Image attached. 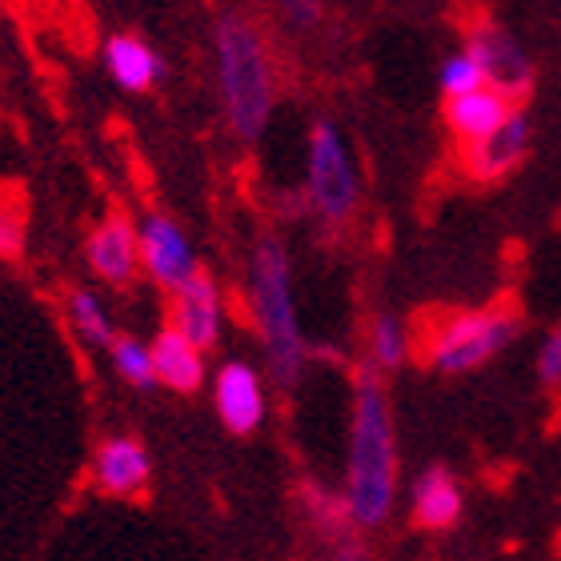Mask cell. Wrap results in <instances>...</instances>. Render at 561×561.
Wrapping results in <instances>:
<instances>
[{
    "instance_id": "6",
    "label": "cell",
    "mask_w": 561,
    "mask_h": 561,
    "mask_svg": "<svg viewBox=\"0 0 561 561\" xmlns=\"http://www.w3.org/2000/svg\"><path fill=\"white\" fill-rule=\"evenodd\" d=\"M137 245H140V270L149 273L161 289L176 293L181 285L197 277V249L188 233L169 217V213H149L137 225Z\"/></svg>"
},
{
    "instance_id": "8",
    "label": "cell",
    "mask_w": 561,
    "mask_h": 561,
    "mask_svg": "<svg viewBox=\"0 0 561 561\" xmlns=\"http://www.w3.org/2000/svg\"><path fill=\"white\" fill-rule=\"evenodd\" d=\"M213 405H217V417L225 421V430L237 433V437H249V433L261 430L265 421V386H261V374L249 362H225L217 369V381H213Z\"/></svg>"
},
{
    "instance_id": "22",
    "label": "cell",
    "mask_w": 561,
    "mask_h": 561,
    "mask_svg": "<svg viewBox=\"0 0 561 561\" xmlns=\"http://www.w3.org/2000/svg\"><path fill=\"white\" fill-rule=\"evenodd\" d=\"M280 21L289 24L293 33H309L321 24V12H325V0H277Z\"/></svg>"
},
{
    "instance_id": "23",
    "label": "cell",
    "mask_w": 561,
    "mask_h": 561,
    "mask_svg": "<svg viewBox=\"0 0 561 561\" xmlns=\"http://www.w3.org/2000/svg\"><path fill=\"white\" fill-rule=\"evenodd\" d=\"M538 377L546 389H561V325L546 333L538 353Z\"/></svg>"
},
{
    "instance_id": "1",
    "label": "cell",
    "mask_w": 561,
    "mask_h": 561,
    "mask_svg": "<svg viewBox=\"0 0 561 561\" xmlns=\"http://www.w3.org/2000/svg\"><path fill=\"white\" fill-rule=\"evenodd\" d=\"M345 514L353 529H381L398 502V433L389 410L386 377L365 362L353 377L350 473H345Z\"/></svg>"
},
{
    "instance_id": "13",
    "label": "cell",
    "mask_w": 561,
    "mask_h": 561,
    "mask_svg": "<svg viewBox=\"0 0 561 561\" xmlns=\"http://www.w3.org/2000/svg\"><path fill=\"white\" fill-rule=\"evenodd\" d=\"M105 69L113 84H121L125 93H149L164 81V60L161 53L137 33H113L101 48Z\"/></svg>"
},
{
    "instance_id": "12",
    "label": "cell",
    "mask_w": 561,
    "mask_h": 561,
    "mask_svg": "<svg viewBox=\"0 0 561 561\" xmlns=\"http://www.w3.org/2000/svg\"><path fill=\"white\" fill-rule=\"evenodd\" d=\"M149 473H152L149 449L137 437H129V433L105 437L101 449H96L93 478L108 497H137L149 485Z\"/></svg>"
},
{
    "instance_id": "24",
    "label": "cell",
    "mask_w": 561,
    "mask_h": 561,
    "mask_svg": "<svg viewBox=\"0 0 561 561\" xmlns=\"http://www.w3.org/2000/svg\"><path fill=\"white\" fill-rule=\"evenodd\" d=\"M24 253V221L21 213L12 209H0V257L12 261Z\"/></svg>"
},
{
    "instance_id": "20",
    "label": "cell",
    "mask_w": 561,
    "mask_h": 561,
    "mask_svg": "<svg viewBox=\"0 0 561 561\" xmlns=\"http://www.w3.org/2000/svg\"><path fill=\"white\" fill-rule=\"evenodd\" d=\"M437 84H442L445 101L478 93V89H490V84H485V69H481V60L473 57L469 48H454V53L442 60V69H437Z\"/></svg>"
},
{
    "instance_id": "4",
    "label": "cell",
    "mask_w": 561,
    "mask_h": 561,
    "mask_svg": "<svg viewBox=\"0 0 561 561\" xmlns=\"http://www.w3.org/2000/svg\"><path fill=\"white\" fill-rule=\"evenodd\" d=\"M517 333H522V313L514 305L449 313L433 325L430 341H425V362L445 377L473 374L485 362H493L505 345H514Z\"/></svg>"
},
{
    "instance_id": "11",
    "label": "cell",
    "mask_w": 561,
    "mask_h": 561,
    "mask_svg": "<svg viewBox=\"0 0 561 561\" xmlns=\"http://www.w3.org/2000/svg\"><path fill=\"white\" fill-rule=\"evenodd\" d=\"M84 253H89V265H93V273L101 280H108V285H129L140 270L137 225H133L129 217L113 213V217H105V221L89 233Z\"/></svg>"
},
{
    "instance_id": "14",
    "label": "cell",
    "mask_w": 561,
    "mask_h": 561,
    "mask_svg": "<svg viewBox=\"0 0 561 561\" xmlns=\"http://www.w3.org/2000/svg\"><path fill=\"white\" fill-rule=\"evenodd\" d=\"M466 514V497L457 485L454 469L445 466H425L413 481V522L430 534H445L454 529Z\"/></svg>"
},
{
    "instance_id": "15",
    "label": "cell",
    "mask_w": 561,
    "mask_h": 561,
    "mask_svg": "<svg viewBox=\"0 0 561 561\" xmlns=\"http://www.w3.org/2000/svg\"><path fill=\"white\" fill-rule=\"evenodd\" d=\"M152 353V374L157 386H169L173 393H197L205 386V353L185 341L173 325L161 329L149 345Z\"/></svg>"
},
{
    "instance_id": "7",
    "label": "cell",
    "mask_w": 561,
    "mask_h": 561,
    "mask_svg": "<svg viewBox=\"0 0 561 561\" xmlns=\"http://www.w3.org/2000/svg\"><path fill=\"white\" fill-rule=\"evenodd\" d=\"M466 48L481 60L485 84H490L493 93H502L505 101H517V96H526L534 89V77H538L534 60H529L526 45L510 28H502V24H478L469 33Z\"/></svg>"
},
{
    "instance_id": "21",
    "label": "cell",
    "mask_w": 561,
    "mask_h": 561,
    "mask_svg": "<svg viewBox=\"0 0 561 561\" xmlns=\"http://www.w3.org/2000/svg\"><path fill=\"white\" fill-rule=\"evenodd\" d=\"M113 353V369H117L133 389H152L157 386V374H152V353L145 341L137 337H117L108 345Z\"/></svg>"
},
{
    "instance_id": "19",
    "label": "cell",
    "mask_w": 561,
    "mask_h": 561,
    "mask_svg": "<svg viewBox=\"0 0 561 561\" xmlns=\"http://www.w3.org/2000/svg\"><path fill=\"white\" fill-rule=\"evenodd\" d=\"M69 321H72V329L81 333V341H89L96 350H108V345L117 341V329H113V317H108L105 301L89 289L69 293Z\"/></svg>"
},
{
    "instance_id": "10",
    "label": "cell",
    "mask_w": 561,
    "mask_h": 561,
    "mask_svg": "<svg viewBox=\"0 0 561 561\" xmlns=\"http://www.w3.org/2000/svg\"><path fill=\"white\" fill-rule=\"evenodd\" d=\"M529 145H534V129H529V117L522 108H514L505 117L502 129H493L478 145H466V169L469 176L478 181H502L505 173H514L517 164L526 161Z\"/></svg>"
},
{
    "instance_id": "25",
    "label": "cell",
    "mask_w": 561,
    "mask_h": 561,
    "mask_svg": "<svg viewBox=\"0 0 561 561\" xmlns=\"http://www.w3.org/2000/svg\"><path fill=\"white\" fill-rule=\"evenodd\" d=\"M333 561H374V553L365 550L362 541L345 538V541H337V550H333Z\"/></svg>"
},
{
    "instance_id": "17",
    "label": "cell",
    "mask_w": 561,
    "mask_h": 561,
    "mask_svg": "<svg viewBox=\"0 0 561 561\" xmlns=\"http://www.w3.org/2000/svg\"><path fill=\"white\" fill-rule=\"evenodd\" d=\"M410 357V325L398 313H377L369 325V365L377 374L401 369Z\"/></svg>"
},
{
    "instance_id": "3",
    "label": "cell",
    "mask_w": 561,
    "mask_h": 561,
    "mask_svg": "<svg viewBox=\"0 0 561 561\" xmlns=\"http://www.w3.org/2000/svg\"><path fill=\"white\" fill-rule=\"evenodd\" d=\"M249 309L261 333V350L270 362V374L280 389L301 381L309 345H305L301 321H297V297H293V265L277 237H261L249 257Z\"/></svg>"
},
{
    "instance_id": "16",
    "label": "cell",
    "mask_w": 561,
    "mask_h": 561,
    "mask_svg": "<svg viewBox=\"0 0 561 561\" xmlns=\"http://www.w3.org/2000/svg\"><path fill=\"white\" fill-rule=\"evenodd\" d=\"M514 108H517L514 101H505L502 93H493V89H478V93L445 101V129L454 133V137L461 140V149H466V145L485 140L493 129H502L505 117H510Z\"/></svg>"
},
{
    "instance_id": "18",
    "label": "cell",
    "mask_w": 561,
    "mask_h": 561,
    "mask_svg": "<svg viewBox=\"0 0 561 561\" xmlns=\"http://www.w3.org/2000/svg\"><path fill=\"white\" fill-rule=\"evenodd\" d=\"M301 505L309 522L317 526V534H325L329 541L350 538V514H345V497L333 490H325L321 481H301Z\"/></svg>"
},
{
    "instance_id": "5",
    "label": "cell",
    "mask_w": 561,
    "mask_h": 561,
    "mask_svg": "<svg viewBox=\"0 0 561 561\" xmlns=\"http://www.w3.org/2000/svg\"><path fill=\"white\" fill-rule=\"evenodd\" d=\"M305 197L325 225L353 221L362 205V173L350 137L329 117H317L305 133Z\"/></svg>"
},
{
    "instance_id": "9",
    "label": "cell",
    "mask_w": 561,
    "mask_h": 561,
    "mask_svg": "<svg viewBox=\"0 0 561 561\" xmlns=\"http://www.w3.org/2000/svg\"><path fill=\"white\" fill-rule=\"evenodd\" d=\"M173 329L185 341H193L201 353L213 350L221 341L225 329V305H221V289L209 273H197V277L181 285L173 293Z\"/></svg>"
},
{
    "instance_id": "2",
    "label": "cell",
    "mask_w": 561,
    "mask_h": 561,
    "mask_svg": "<svg viewBox=\"0 0 561 561\" xmlns=\"http://www.w3.org/2000/svg\"><path fill=\"white\" fill-rule=\"evenodd\" d=\"M213 57H217L225 121L237 140L253 145L265 137L273 108H277V72H273L270 41L249 12H221L213 24Z\"/></svg>"
}]
</instances>
